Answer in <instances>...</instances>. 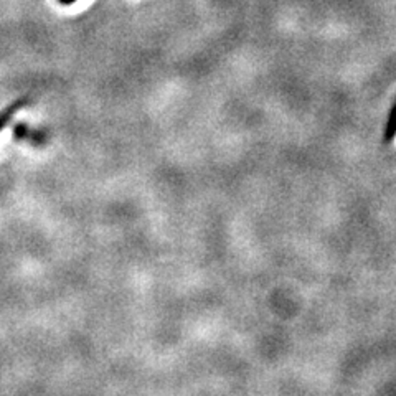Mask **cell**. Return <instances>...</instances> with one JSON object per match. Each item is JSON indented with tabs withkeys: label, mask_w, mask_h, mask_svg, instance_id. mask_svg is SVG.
Here are the masks:
<instances>
[{
	"label": "cell",
	"mask_w": 396,
	"mask_h": 396,
	"mask_svg": "<svg viewBox=\"0 0 396 396\" xmlns=\"http://www.w3.org/2000/svg\"><path fill=\"white\" fill-rule=\"evenodd\" d=\"M22 104H23V101L15 103V104H12V106H10L8 109H5V111H4L2 114H0V129H2V127L5 126V124L8 122V119L12 117V114H13L15 111H17V109H18L20 106H22Z\"/></svg>",
	"instance_id": "1"
},
{
	"label": "cell",
	"mask_w": 396,
	"mask_h": 396,
	"mask_svg": "<svg viewBox=\"0 0 396 396\" xmlns=\"http://www.w3.org/2000/svg\"><path fill=\"white\" fill-rule=\"evenodd\" d=\"M59 2L64 4V5H71V4L76 2V0H59Z\"/></svg>",
	"instance_id": "2"
}]
</instances>
